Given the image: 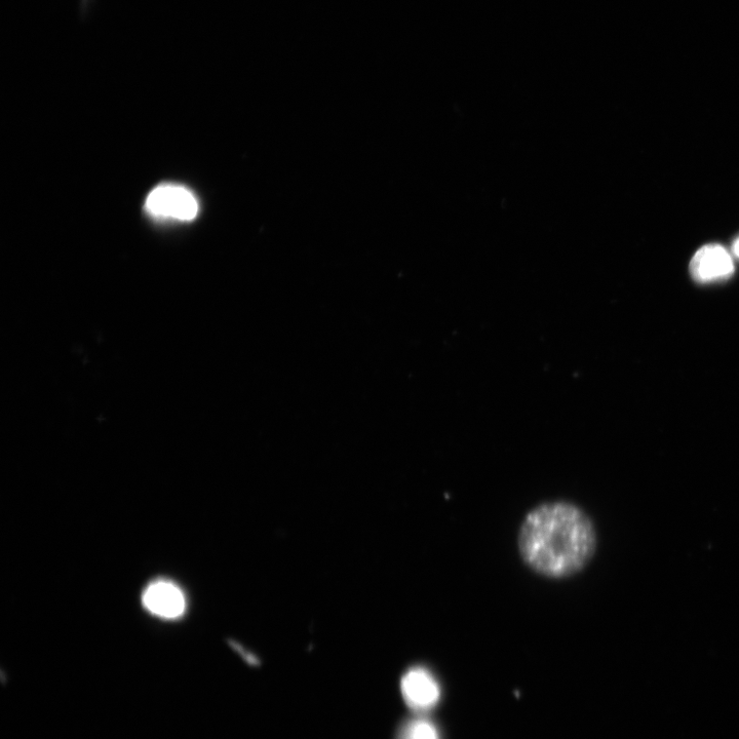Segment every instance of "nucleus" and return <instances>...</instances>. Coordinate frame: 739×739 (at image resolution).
Here are the masks:
<instances>
[{
	"mask_svg": "<svg viewBox=\"0 0 739 739\" xmlns=\"http://www.w3.org/2000/svg\"><path fill=\"white\" fill-rule=\"evenodd\" d=\"M733 252L739 258V239L733 245Z\"/></svg>",
	"mask_w": 739,
	"mask_h": 739,
	"instance_id": "nucleus-7",
	"label": "nucleus"
},
{
	"mask_svg": "<svg viewBox=\"0 0 739 739\" xmlns=\"http://www.w3.org/2000/svg\"><path fill=\"white\" fill-rule=\"evenodd\" d=\"M397 739H441L437 726L423 717L407 721L399 730Z\"/></svg>",
	"mask_w": 739,
	"mask_h": 739,
	"instance_id": "nucleus-6",
	"label": "nucleus"
},
{
	"mask_svg": "<svg viewBox=\"0 0 739 739\" xmlns=\"http://www.w3.org/2000/svg\"><path fill=\"white\" fill-rule=\"evenodd\" d=\"M598 546L588 514L569 501L544 502L524 518L518 534L521 559L536 574L567 578L585 569Z\"/></svg>",
	"mask_w": 739,
	"mask_h": 739,
	"instance_id": "nucleus-1",
	"label": "nucleus"
},
{
	"mask_svg": "<svg viewBox=\"0 0 739 739\" xmlns=\"http://www.w3.org/2000/svg\"><path fill=\"white\" fill-rule=\"evenodd\" d=\"M401 690L408 707L417 713L434 709L441 699L436 677L423 667L411 668L402 678Z\"/></svg>",
	"mask_w": 739,
	"mask_h": 739,
	"instance_id": "nucleus-3",
	"label": "nucleus"
},
{
	"mask_svg": "<svg viewBox=\"0 0 739 739\" xmlns=\"http://www.w3.org/2000/svg\"><path fill=\"white\" fill-rule=\"evenodd\" d=\"M145 208L153 217L190 221L199 213V203L193 193L185 187L164 184L153 189L146 200Z\"/></svg>",
	"mask_w": 739,
	"mask_h": 739,
	"instance_id": "nucleus-2",
	"label": "nucleus"
},
{
	"mask_svg": "<svg viewBox=\"0 0 739 739\" xmlns=\"http://www.w3.org/2000/svg\"><path fill=\"white\" fill-rule=\"evenodd\" d=\"M693 279L699 283H712L729 279L734 264L729 252L719 245H708L698 250L690 263Z\"/></svg>",
	"mask_w": 739,
	"mask_h": 739,
	"instance_id": "nucleus-4",
	"label": "nucleus"
},
{
	"mask_svg": "<svg viewBox=\"0 0 739 739\" xmlns=\"http://www.w3.org/2000/svg\"><path fill=\"white\" fill-rule=\"evenodd\" d=\"M142 602L151 614L165 619L178 618L186 609L183 592L167 580L152 582L144 591Z\"/></svg>",
	"mask_w": 739,
	"mask_h": 739,
	"instance_id": "nucleus-5",
	"label": "nucleus"
}]
</instances>
